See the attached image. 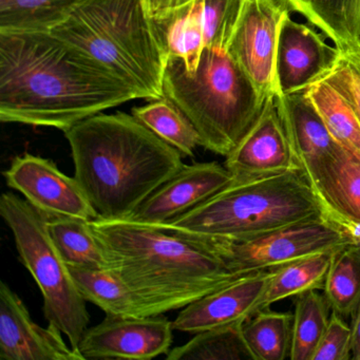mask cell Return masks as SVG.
Wrapping results in <instances>:
<instances>
[{
    "label": "cell",
    "instance_id": "7402d4cb",
    "mask_svg": "<svg viewBox=\"0 0 360 360\" xmlns=\"http://www.w3.org/2000/svg\"><path fill=\"white\" fill-rule=\"evenodd\" d=\"M333 252H318L303 257L274 269V275L259 304V311L288 297L309 290H323Z\"/></svg>",
    "mask_w": 360,
    "mask_h": 360
},
{
    "label": "cell",
    "instance_id": "52a82bcc",
    "mask_svg": "<svg viewBox=\"0 0 360 360\" xmlns=\"http://www.w3.org/2000/svg\"><path fill=\"white\" fill-rule=\"evenodd\" d=\"M0 216L11 229L20 261L41 290L46 320L66 335L69 345L79 352L89 326L87 301L50 236L49 217L10 191L0 198Z\"/></svg>",
    "mask_w": 360,
    "mask_h": 360
},
{
    "label": "cell",
    "instance_id": "ffe728a7",
    "mask_svg": "<svg viewBox=\"0 0 360 360\" xmlns=\"http://www.w3.org/2000/svg\"><path fill=\"white\" fill-rule=\"evenodd\" d=\"M301 14L337 48L360 41V0H280Z\"/></svg>",
    "mask_w": 360,
    "mask_h": 360
},
{
    "label": "cell",
    "instance_id": "83f0119b",
    "mask_svg": "<svg viewBox=\"0 0 360 360\" xmlns=\"http://www.w3.org/2000/svg\"><path fill=\"white\" fill-rule=\"evenodd\" d=\"M304 92L335 141L360 158V123L345 98L323 79Z\"/></svg>",
    "mask_w": 360,
    "mask_h": 360
},
{
    "label": "cell",
    "instance_id": "8fae6325",
    "mask_svg": "<svg viewBox=\"0 0 360 360\" xmlns=\"http://www.w3.org/2000/svg\"><path fill=\"white\" fill-rule=\"evenodd\" d=\"M290 11L280 0H244L241 16L227 52L257 87L276 96L278 29Z\"/></svg>",
    "mask_w": 360,
    "mask_h": 360
},
{
    "label": "cell",
    "instance_id": "3957f363",
    "mask_svg": "<svg viewBox=\"0 0 360 360\" xmlns=\"http://www.w3.org/2000/svg\"><path fill=\"white\" fill-rule=\"evenodd\" d=\"M65 132L75 176L98 218L127 219L184 165L134 115L98 113Z\"/></svg>",
    "mask_w": 360,
    "mask_h": 360
},
{
    "label": "cell",
    "instance_id": "1f68e13d",
    "mask_svg": "<svg viewBox=\"0 0 360 360\" xmlns=\"http://www.w3.org/2000/svg\"><path fill=\"white\" fill-rule=\"evenodd\" d=\"M352 359V328L333 311L313 360Z\"/></svg>",
    "mask_w": 360,
    "mask_h": 360
},
{
    "label": "cell",
    "instance_id": "2e32d148",
    "mask_svg": "<svg viewBox=\"0 0 360 360\" xmlns=\"http://www.w3.org/2000/svg\"><path fill=\"white\" fill-rule=\"evenodd\" d=\"M225 167L236 180L301 170L286 136L275 96L250 131L225 160Z\"/></svg>",
    "mask_w": 360,
    "mask_h": 360
},
{
    "label": "cell",
    "instance_id": "6da1fadb",
    "mask_svg": "<svg viewBox=\"0 0 360 360\" xmlns=\"http://www.w3.org/2000/svg\"><path fill=\"white\" fill-rule=\"evenodd\" d=\"M138 94L51 32L0 33V120L66 131Z\"/></svg>",
    "mask_w": 360,
    "mask_h": 360
},
{
    "label": "cell",
    "instance_id": "30bf717a",
    "mask_svg": "<svg viewBox=\"0 0 360 360\" xmlns=\"http://www.w3.org/2000/svg\"><path fill=\"white\" fill-rule=\"evenodd\" d=\"M172 330V322L164 315L106 316L87 328L79 352L85 359H153L169 352Z\"/></svg>",
    "mask_w": 360,
    "mask_h": 360
},
{
    "label": "cell",
    "instance_id": "4316f807",
    "mask_svg": "<svg viewBox=\"0 0 360 360\" xmlns=\"http://www.w3.org/2000/svg\"><path fill=\"white\" fill-rule=\"evenodd\" d=\"M132 115L184 157H193L201 146L195 126L166 98L132 109Z\"/></svg>",
    "mask_w": 360,
    "mask_h": 360
},
{
    "label": "cell",
    "instance_id": "277c9868",
    "mask_svg": "<svg viewBox=\"0 0 360 360\" xmlns=\"http://www.w3.org/2000/svg\"><path fill=\"white\" fill-rule=\"evenodd\" d=\"M51 33L85 52L139 98H165L168 54L144 0H86Z\"/></svg>",
    "mask_w": 360,
    "mask_h": 360
},
{
    "label": "cell",
    "instance_id": "5bb4252c",
    "mask_svg": "<svg viewBox=\"0 0 360 360\" xmlns=\"http://www.w3.org/2000/svg\"><path fill=\"white\" fill-rule=\"evenodd\" d=\"M52 326L35 323L22 299L6 282L0 283V359L85 360L67 345Z\"/></svg>",
    "mask_w": 360,
    "mask_h": 360
},
{
    "label": "cell",
    "instance_id": "7c38bea8",
    "mask_svg": "<svg viewBox=\"0 0 360 360\" xmlns=\"http://www.w3.org/2000/svg\"><path fill=\"white\" fill-rule=\"evenodd\" d=\"M290 12L284 14L278 29L276 96L305 91L330 72L339 56L338 48L328 45L323 33L295 22Z\"/></svg>",
    "mask_w": 360,
    "mask_h": 360
},
{
    "label": "cell",
    "instance_id": "9a60e30c",
    "mask_svg": "<svg viewBox=\"0 0 360 360\" xmlns=\"http://www.w3.org/2000/svg\"><path fill=\"white\" fill-rule=\"evenodd\" d=\"M274 269L240 276L231 283L193 301L172 321L174 330L197 334L245 322L259 311Z\"/></svg>",
    "mask_w": 360,
    "mask_h": 360
},
{
    "label": "cell",
    "instance_id": "484cf974",
    "mask_svg": "<svg viewBox=\"0 0 360 360\" xmlns=\"http://www.w3.org/2000/svg\"><path fill=\"white\" fill-rule=\"evenodd\" d=\"M242 328L255 360L290 358L292 314L261 309L248 318Z\"/></svg>",
    "mask_w": 360,
    "mask_h": 360
},
{
    "label": "cell",
    "instance_id": "4dcf8cb0",
    "mask_svg": "<svg viewBox=\"0 0 360 360\" xmlns=\"http://www.w3.org/2000/svg\"><path fill=\"white\" fill-rule=\"evenodd\" d=\"M338 49V60L323 79L345 98L360 123V41Z\"/></svg>",
    "mask_w": 360,
    "mask_h": 360
},
{
    "label": "cell",
    "instance_id": "e0dca14e",
    "mask_svg": "<svg viewBox=\"0 0 360 360\" xmlns=\"http://www.w3.org/2000/svg\"><path fill=\"white\" fill-rule=\"evenodd\" d=\"M278 111L301 172L311 184L335 157L339 144L305 92L275 96Z\"/></svg>",
    "mask_w": 360,
    "mask_h": 360
},
{
    "label": "cell",
    "instance_id": "5b68a950",
    "mask_svg": "<svg viewBox=\"0 0 360 360\" xmlns=\"http://www.w3.org/2000/svg\"><path fill=\"white\" fill-rule=\"evenodd\" d=\"M163 91L195 126L200 145L225 158L256 123L271 96L229 52L212 48L203 50L193 72L184 60L169 56Z\"/></svg>",
    "mask_w": 360,
    "mask_h": 360
},
{
    "label": "cell",
    "instance_id": "d6986e66",
    "mask_svg": "<svg viewBox=\"0 0 360 360\" xmlns=\"http://www.w3.org/2000/svg\"><path fill=\"white\" fill-rule=\"evenodd\" d=\"M311 186L326 212L360 224V158L339 145Z\"/></svg>",
    "mask_w": 360,
    "mask_h": 360
},
{
    "label": "cell",
    "instance_id": "d4e9b609",
    "mask_svg": "<svg viewBox=\"0 0 360 360\" xmlns=\"http://www.w3.org/2000/svg\"><path fill=\"white\" fill-rule=\"evenodd\" d=\"M244 322L197 333L193 339L169 349L167 360H255L243 335Z\"/></svg>",
    "mask_w": 360,
    "mask_h": 360
},
{
    "label": "cell",
    "instance_id": "e575fe53",
    "mask_svg": "<svg viewBox=\"0 0 360 360\" xmlns=\"http://www.w3.org/2000/svg\"><path fill=\"white\" fill-rule=\"evenodd\" d=\"M352 316V359L360 360V302Z\"/></svg>",
    "mask_w": 360,
    "mask_h": 360
},
{
    "label": "cell",
    "instance_id": "ba28073f",
    "mask_svg": "<svg viewBox=\"0 0 360 360\" xmlns=\"http://www.w3.org/2000/svg\"><path fill=\"white\" fill-rule=\"evenodd\" d=\"M198 240L205 242L235 276L277 269L351 243L347 233L326 214L245 239Z\"/></svg>",
    "mask_w": 360,
    "mask_h": 360
},
{
    "label": "cell",
    "instance_id": "cb8c5ba5",
    "mask_svg": "<svg viewBox=\"0 0 360 360\" xmlns=\"http://www.w3.org/2000/svg\"><path fill=\"white\" fill-rule=\"evenodd\" d=\"M77 290L106 316L139 317L134 295L115 269L69 266Z\"/></svg>",
    "mask_w": 360,
    "mask_h": 360
},
{
    "label": "cell",
    "instance_id": "f1b7e54d",
    "mask_svg": "<svg viewBox=\"0 0 360 360\" xmlns=\"http://www.w3.org/2000/svg\"><path fill=\"white\" fill-rule=\"evenodd\" d=\"M333 311L347 317L360 302V250L352 243L333 252L323 288Z\"/></svg>",
    "mask_w": 360,
    "mask_h": 360
},
{
    "label": "cell",
    "instance_id": "8992f818",
    "mask_svg": "<svg viewBox=\"0 0 360 360\" xmlns=\"http://www.w3.org/2000/svg\"><path fill=\"white\" fill-rule=\"evenodd\" d=\"M326 214L309 179L295 170L235 179L191 212L157 227L195 239L239 240Z\"/></svg>",
    "mask_w": 360,
    "mask_h": 360
},
{
    "label": "cell",
    "instance_id": "44dd1931",
    "mask_svg": "<svg viewBox=\"0 0 360 360\" xmlns=\"http://www.w3.org/2000/svg\"><path fill=\"white\" fill-rule=\"evenodd\" d=\"M86 0H0V33L51 32Z\"/></svg>",
    "mask_w": 360,
    "mask_h": 360
},
{
    "label": "cell",
    "instance_id": "ac0fdd59",
    "mask_svg": "<svg viewBox=\"0 0 360 360\" xmlns=\"http://www.w3.org/2000/svg\"><path fill=\"white\" fill-rule=\"evenodd\" d=\"M243 4L244 0H193L174 14L181 32L191 43L227 51Z\"/></svg>",
    "mask_w": 360,
    "mask_h": 360
},
{
    "label": "cell",
    "instance_id": "f546056e",
    "mask_svg": "<svg viewBox=\"0 0 360 360\" xmlns=\"http://www.w3.org/2000/svg\"><path fill=\"white\" fill-rule=\"evenodd\" d=\"M330 309L326 296L317 290H309L297 296L292 314L290 359L313 360L330 321Z\"/></svg>",
    "mask_w": 360,
    "mask_h": 360
},
{
    "label": "cell",
    "instance_id": "603a6c76",
    "mask_svg": "<svg viewBox=\"0 0 360 360\" xmlns=\"http://www.w3.org/2000/svg\"><path fill=\"white\" fill-rule=\"evenodd\" d=\"M91 220L49 217L50 236L68 266L108 269L106 252L92 229Z\"/></svg>",
    "mask_w": 360,
    "mask_h": 360
},
{
    "label": "cell",
    "instance_id": "9c48e42d",
    "mask_svg": "<svg viewBox=\"0 0 360 360\" xmlns=\"http://www.w3.org/2000/svg\"><path fill=\"white\" fill-rule=\"evenodd\" d=\"M3 174L10 188L48 217L98 218L75 176L60 172L51 160L26 153L15 158Z\"/></svg>",
    "mask_w": 360,
    "mask_h": 360
},
{
    "label": "cell",
    "instance_id": "d6a6232c",
    "mask_svg": "<svg viewBox=\"0 0 360 360\" xmlns=\"http://www.w3.org/2000/svg\"><path fill=\"white\" fill-rule=\"evenodd\" d=\"M191 1L193 0H144L147 12L153 20H160Z\"/></svg>",
    "mask_w": 360,
    "mask_h": 360
},
{
    "label": "cell",
    "instance_id": "7a4b0ae2",
    "mask_svg": "<svg viewBox=\"0 0 360 360\" xmlns=\"http://www.w3.org/2000/svg\"><path fill=\"white\" fill-rule=\"evenodd\" d=\"M90 222L111 269L131 290L139 317L184 309L240 277L201 240L130 219Z\"/></svg>",
    "mask_w": 360,
    "mask_h": 360
},
{
    "label": "cell",
    "instance_id": "4fadbf2b",
    "mask_svg": "<svg viewBox=\"0 0 360 360\" xmlns=\"http://www.w3.org/2000/svg\"><path fill=\"white\" fill-rule=\"evenodd\" d=\"M233 180L225 165L217 162L183 165L127 219L155 226L164 224L207 201Z\"/></svg>",
    "mask_w": 360,
    "mask_h": 360
},
{
    "label": "cell",
    "instance_id": "836d02e7",
    "mask_svg": "<svg viewBox=\"0 0 360 360\" xmlns=\"http://www.w3.org/2000/svg\"><path fill=\"white\" fill-rule=\"evenodd\" d=\"M326 216L336 223L349 237V242L353 245H355L358 250H360V224H355V223L349 222V221L343 220V219L338 218V217L333 216V214L326 212Z\"/></svg>",
    "mask_w": 360,
    "mask_h": 360
}]
</instances>
